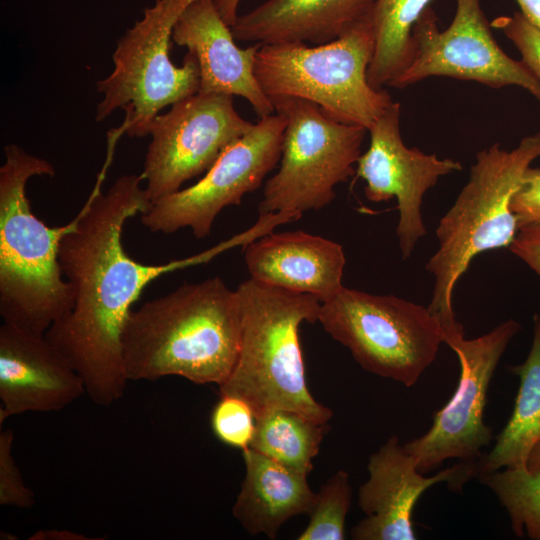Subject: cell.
Listing matches in <instances>:
<instances>
[{
  "instance_id": "cell-1",
  "label": "cell",
  "mask_w": 540,
  "mask_h": 540,
  "mask_svg": "<svg viewBox=\"0 0 540 540\" xmlns=\"http://www.w3.org/2000/svg\"><path fill=\"white\" fill-rule=\"evenodd\" d=\"M102 180L103 173L61 239L59 263L74 303L45 337L80 376L90 400L106 407L126 390L122 333L143 289L159 276L209 260L234 243L230 239L197 256L166 264L138 262L126 253L122 232L128 219L150 205L143 176H120L106 193L101 191Z\"/></svg>"
},
{
  "instance_id": "cell-2",
  "label": "cell",
  "mask_w": 540,
  "mask_h": 540,
  "mask_svg": "<svg viewBox=\"0 0 540 540\" xmlns=\"http://www.w3.org/2000/svg\"><path fill=\"white\" fill-rule=\"evenodd\" d=\"M241 330L238 295L221 278L183 284L130 312L122 333L126 377L220 386L235 366Z\"/></svg>"
},
{
  "instance_id": "cell-3",
  "label": "cell",
  "mask_w": 540,
  "mask_h": 540,
  "mask_svg": "<svg viewBox=\"0 0 540 540\" xmlns=\"http://www.w3.org/2000/svg\"><path fill=\"white\" fill-rule=\"evenodd\" d=\"M0 167V315L4 323L45 334L73 307L74 297L59 263L70 222L49 227L31 210L26 184L53 176L46 159L9 144Z\"/></svg>"
},
{
  "instance_id": "cell-4",
  "label": "cell",
  "mask_w": 540,
  "mask_h": 540,
  "mask_svg": "<svg viewBox=\"0 0 540 540\" xmlns=\"http://www.w3.org/2000/svg\"><path fill=\"white\" fill-rule=\"evenodd\" d=\"M241 343L235 366L220 395L245 400L256 418L275 409L293 410L319 423L333 416L310 393L299 340L302 322L318 321L320 300L254 278L236 289Z\"/></svg>"
},
{
  "instance_id": "cell-5",
  "label": "cell",
  "mask_w": 540,
  "mask_h": 540,
  "mask_svg": "<svg viewBox=\"0 0 540 540\" xmlns=\"http://www.w3.org/2000/svg\"><path fill=\"white\" fill-rule=\"evenodd\" d=\"M540 156V131L510 151L499 143L480 151L469 179L436 229L438 249L426 269L434 277L427 306L445 338L464 333L452 305L453 291L472 259L487 250L508 247L518 232L511 198L525 170ZM444 338V340H445Z\"/></svg>"
},
{
  "instance_id": "cell-6",
  "label": "cell",
  "mask_w": 540,
  "mask_h": 540,
  "mask_svg": "<svg viewBox=\"0 0 540 540\" xmlns=\"http://www.w3.org/2000/svg\"><path fill=\"white\" fill-rule=\"evenodd\" d=\"M372 11L337 39L265 44L255 59V75L269 99L310 101L330 118L367 130L392 103L385 90L373 88L367 72L374 54Z\"/></svg>"
},
{
  "instance_id": "cell-7",
  "label": "cell",
  "mask_w": 540,
  "mask_h": 540,
  "mask_svg": "<svg viewBox=\"0 0 540 540\" xmlns=\"http://www.w3.org/2000/svg\"><path fill=\"white\" fill-rule=\"evenodd\" d=\"M194 1L156 0L126 30L112 55L113 70L97 82L103 95L96 109L97 122L123 110V131L129 137H143L161 109L199 91L195 55L188 51L180 67L169 57L173 28Z\"/></svg>"
},
{
  "instance_id": "cell-8",
  "label": "cell",
  "mask_w": 540,
  "mask_h": 540,
  "mask_svg": "<svg viewBox=\"0 0 540 540\" xmlns=\"http://www.w3.org/2000/svg\"><path fill=\"white\" fill-rule=\"evenodd\" d=\"M318 321L366 371L411 387L434 362L445 333L428 307L342 287Z\"/></svg>"
},
{
  "instance_id": "cell-9",
  "label": "cell",
  "mask_w": 540,
  "mask_h": 540,
  "mask_svg": "<svg viewBox=\"0 0 540 540\" xmlns=\"http://www.w3.org/2000/svg\"><path fill=\"white\" fill-rule=\"evenodd\" d=\"M286 118L278 171L264 186L260 215L303 214L329 205L335 187L355 174L368 131L328 117L318 105L294 97L270 99Z\"/></svg>"
},
{
  "instance_id": "cell-10",
  "label": "cell",
  "mask_w": 540,
  "mask_h": 540,
  "mask_svg": "<svg viewBox=\"0 0 540 540\" xmlns=\"http://www.w3.org/2000/svg\"><path fill=\"white\" fill-rule=\"evenodd\" d=\"M286 124L279 113L260 118L198 182L151 203L140 214L142 224L155 233L190 228L197 239L207 237L218 214L239 205L280 162Z\"/></svg>"
},
{
  "instance_id": "cell-11",
  "label": "cell",
  "mask_w": 540,
  "mask_h": 540,
  "mask_svg": "<svg viewBox=\"0 0 540 540\" xmlns=\"http://www.w3.org/2000/svg\"><path fill=\"white\" fill-rule=\"evenodd\" d=\"M520 330L516 320L508 319L473 339H466L465 334L445 339L460 364L456 390L434 414L429 430L403 444L416 459L420 472L433 471L450 459L477 465L484 455L482 449L493 438L491 427L483 420L490 381L508 344Z\"/></svg>"
},
{
  "instance_id": "cell-12",
  "label": "cell",
  "mask_w": 540,
  "mask_h": 540,
  "mask_svg": "<svg viewBox=\"0 0 540 540\" xmlns=\"http://www.w3.org/2000/svg\"><path fill=\"white\" fill-rule=\"evenodd\" d=\"M233 97L197 92L154 118L142 172L150 204L206 172L253 127L236 111Z\"/></svg>"
},
{
  "instance_id": "cell-13",
  "label": "cell",
  "mask_w": 540,
  "mask_h": 540,
  "mask_svg": "<svg viewBox=\"0 0 540 540\" xmlns=\"http://www.w3.org/2000/svg\"><path fill=\"white\" fill-rule=\"evenodd\" d=\"M451 24L440 30L431 6L413 31L409 66L390 86L403 88L428 77H451L492 88L518 86L540 104V82L522 60L509 57L494 39L480 0H456Z\"/></svg>"
},
{
  "instance_id": "cell-14",
  "label": "cell",
  "mask_w": 540,
  "mask_h": 540,
  "mask_svg": "<svg viewBox=\"0 0 540 540\" xmlns=\"http://www.w3.org/2000/svg\"><path fill=\"white\" fill-rule=\"evenodd\" d=\"M400 103L393 102L368 129L370 145L357 162L355 174L366 182L365 196L371 202L397 200L396 227L402 258L408 259L426 235L421 206L425 193L442 176L460 171L451 158H438L404 144L400 131Z\"/></svg>"
},
{
  "instance_id": "cell-15",
  "label": "cell",
  "mask_w": 540,
  "mask_h": 540,
  "mask_svg": "<svg viewBox=\"0 0 540 540\" xmlns=\"http://www.w3.org/2000/svg\"><path fill=\"white\" fill-rule=\"evenodd\" d=\"M369 477L358 490V506L366 515L351 530L355 540H415L413 512L422 494L438 483L454 492L477 478V465L458 462L432 476L418 469L416 459L391 436L367 464Z\"/></svg>"
},
{
  "instance_id": "cell-16",
  "label": "cell",
  "mask_w": 540,
  "mask_h": 540,
  "mask_svg": "<svg viewBox=\"0 0 540 540\" xmlns=\"http://www.w3.org/2000/svg\"><path fill=\"white\" fill-rule=\"evenodd\" d=\"M85 394L82 379L45 334L0 327V425L27 412L60 411Z\"/></svg>"
},
{
  "instance_id": "cell-17",
  "label": "cell",
  "mask_w": 540,
  "mask_h": 540,
  "mask_svg": "<svg viewBox=\"0 0 540 540\" xmlns=\"http://www.w3.org/2000/svg\"><path fill=\"white\" fill-rule=\"evenodd\" d=\"M172 41L195 55L200 71L198 92L243 97L260 118L275 112L254 71L261 44L239 48L215 0L192 2L177 20Z\"/></svg>"
},
{
  "instance_id": "cell-18",
  "label": "cell",
  "mask_w": 540,
  "mask_h": 540,
  "mask_svg": "<svg viewBox=\"0 0 540 540\" xmlns=\"http://www.w3.org/2000/svg\"><path fill=\"white\" fill-rule=\"evenodd\" d=\"M251 278L286 290L308 293L321 303L343 287L346 263L341 244L298 230L267 233L244 245Z\"/></svg>"
},
{
  "instance_id": "cell-19",
  "label": "cell",
  "mask_w": 540,
  "mask_h": 540,
  "mask_svg": "<svg viewBox=\"0 0 540 540\" xmlns=\"http://www.w3.org/2000/svg\"><path fill=\"white\" fill-rule=\"evenodd\" d=\"M375 0H267L239 15L235 40L261 45L331 42L371 13Z\"/></svg>"
},
{
  "instance_id": "cell-20",
  "label": "cell",
  "mask_w": 540,
  "mask_h": 540,
  "mask_svg": "<svg viewBox=\"0 0 540 540\" xmlns=\"http://www.w3.org/2000/svg\"><path fill=\"white\" fill-rule=\"evenodd\" d=\"M245 476L232 514L251 535L275 539L291 517L309 514L315 499L307 474L292 470L246 448L242 450Z\"/></svg>"
},
{
  "instance_id": "cell-21",
  "label": "cell",
  "mask_w": 540,
  "mask_h": 540,
  "mask_svg": "<svg viewBox=\"0 0 540 540\" xmlns=\"http://www.w3.org/2000/svg\"><path fill=\"white\" fill-rule=\"evenodd\" d=\"M533 320V341L526 360L509 367L520 380L512 414L494 447L477 462V478L505 467L526 465L540 439V313Z\"/></svg>"
},
{
  "instance_id": "cell-22",
  "label": "cell",
  "mask_w": 540,
  "mask_h": 540,
  "mask_svg": "<svg viewBox=\"0 0 540 540\" xmlns=\"http://www.w3.org/2000/svg\"><path fill=\"white\" fill-rule=\"evenodd\" d=\"M435 0H375L372 8L374 54L368 68L369 84L382 90L409 66L413 56L412 31Z\"/></svg>"
},
{
  "instance_id": "cell-23",
  "label": "cell",
  "mask_w": 540,
  "mask_h": 540,
  "mask_svg": "<svg viewBox=\"0 0 540 540\" xmlns=\"http://www.w3.org/2000/svg\"><path fill=\"white\" fill-rule=\"evenodd\" d=\"M330 427L301 413L275 409L256 418L250 448L300 473L309 474Z\"/></svg>"
},
{
  "instance_id": "cell-24",
  "label": "cell",
  "mask_w": 540,
  "mask_h": 540,
  "mask_svg": "<svg viewBox=\"0 0 540 540\" xmlns=\"http://www.w3.org/2000/svg\"><path fill=\"white\" fill-rule=\"evenodd\" d=\"M479 482L487 486L507 511L513 533L540 540V466L505 467L482 474Z\"/></svg>"
},
{
  "instance_id": "cell-25",
  "label": "cell",
  "mask_w": 540,
  "mask_h": 540,
  "mask_svg": "<svg viewBox=\"0 0 540 540\" xmlns=\"http://www.w3.org/2000/svg\"><path fill=\"white\" fill-rule=\"evenodd\" d=\"M352 500L350 475L338 470L320 488L308 514L309 522L298 540H343Z\"/></svg>"
},
{
  "instance_id": "cell-26",
  "label": "cell",
  "mask_w": 540,
  "mask_h": 540,
  "mask_svg": "<svg viewBox=\"0 0 540 540\" xmlns=\"http://www.w3.org/2000/svg\"><path fill=\"white\" fill-rule=\"evenodd\" d=\"M210 424L219 441L244 450L250 447L253 440L256 416L245 400L232 395H220L212 409Z\"/></svg>"
},
{
  "instance_id": "cell-27",
  "label": "cell",
  "mask_w": 540,
  "mask_h": 540,
  "mask_svg": "<svg viewBox=\"0 0 540 540\" xmlns=\"http://www.w3.org/2000/svg\"><path fill=\"white\" fill-rule=\"evenodd\" d=\"M14 434L11 430L0 432V505L22 509L31 508L35 497L22 478L13 456Z\"/></svg>"
},
{
  "instance_id": "cell-28",
  "label": "cell",
  "mask_w": 540,
  "mask_h": 540,
  "mask_svg": "<svg viewBox=\"0 0 540 540\" xmlns=\"http://www.w3.org/2000/svg\"><path fill=\"white\" fill-rule=\"evenodd\" d=\"M491 26L502 31L519 50L523 63L540 82V29L521 12L495 18Z\"/></svg>"
},
{
  "instance_id": "cell-29",
  "label": "cell",
  "mask_w": 540,
  "mask_h": 540,
  "mask_svg": "<svg viewBox=\"0 0 540 540\" xmlns=\"http://www.w3.org/2000/svg\"><path fill=\"white\" fill-rule=\"evenodd\" d=\"M511 210L514 213L518 230L534 224H540V168L529 166L511 198Z\"/></svg>"
},
{
  "instance_id": "cell-30",
  "label": "cell",
  "mask_w": 540,
  "mask_h": 540,
  "mask_svg": "<svg viewBox=\"0 0 540 540\" xmlns=\"http://www.w3.org/2000/svg\"><path fill=\"white\" fill-rule=\"evenodd\" d=\"M508 248L540 277V224L519 229Z\"/></svg>"
},
{
  "instance_id": "cell-31",
  "label": "cell",
  "mask_w": 540,
  "mask_h": 540,
  "mask_svg": "<svg viewBox=\"0 0 540 540\" xmlns=\"http://www.w3.org/2000/svg\"><path fill=\"white\" fill-rule=\"evenodd\" d=\"M30 540H91L83 534L64 529L39 530L33 534Z\"/></svg>"
},
{
  "instance_id": "cell-32",
  "label": "cell",
  "mask_w": 540,
  "mask_h": 540,
  "mask_svg": "<svg viewBox=\"0 0 540 540\" xmlns=\"http://www.w3.org/2000/svg\"><path fill=\"white\" fill-rule=\"evenodd\" d=\"M241 0H215L217 9L223 20L232 27L237 19Z\"/></svg>"
},
{
  "instance_id": "cell-33",
  "label": "cell",
  "mask_w": 540,
  "mask_h": 540,
  "mask_svg": "<svg viewBox=\"0 0 540 540\" xmlns=\"http://www.w3.org/2000/svg\"><path fill=\"white\" fill-rule=\"evenodd\" d=\"M524 17L540 29V0H516Z\"/></svg>"
},
{
  "instance_id": "cell-34",
  "label": "cell",
  "mask_w": 540,
  "mask_h": 540,
  "mask_svg": "<svg viewBox=\"0 0 540 540\" xmlns=\"http://www.w3.org/2000/svg\"><path fill=\"white\" fill-rule=\"evenodd\" d=\"M539 466H540V439L532 448L526 462V467L528 469H534Z\"/></svg>"
}]
</instances>
